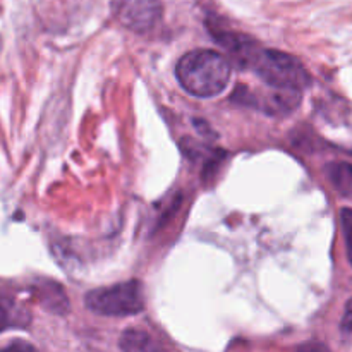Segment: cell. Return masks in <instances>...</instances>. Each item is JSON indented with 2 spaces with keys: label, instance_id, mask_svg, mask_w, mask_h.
I'll use <instances>...</instances> for the list:
<instances>
[{
  "label": "cell",
  "instance_id": "obj_1",
  "mask_svg": "<svg viewBox=\"0 0 352 352\" xmlns=\"http://www.w3.org/2000/svg\"><path fill=\"white\" fill-rule=\"evenodd\" d=\"M232 65L215 50H192L182 55L175 67L177 81L196 98H213L227 89Z\"/></svg>",
  "mask_w": 352,
  "mask_h": 352
},
{
  "label": "cell",
  "instance_id": "obj_7",
  "mask_svg": "<svg viewBox=\"0 0 352 352\" xmlns=\"http://www.w3.org/2000/svg\"><path fill=\"white\" fill-rule=\"evenodd\" d=\"M340 222H342L344 237H346L347 258L352 265V208H342L340 212Z\"/></svg>",
  "mask_w": 352,
  "mask_h": 352
},
{
  "label": "cell",
  "instance_id": "obj_10",
  "mask_svg": "<svg viewBox=\"0 0 352 352\" xmlns=\"http://www.w3.org/2000/svg\"><path fill=\"white\" fill-rule=\"evenodd\" d=\"M9 351L12 349H23V351H33L34 347L30 346V344H24V342H16V344H10L9 347H7Z\"/></svg>",
  "mask_w": 352,
  "mask_h": 352
},
{
  "label": "cell",
  "instance_id": "obj_5",
  "mask_svg": "<svg viewBox=\"0 0 352 352\" xmlns=\"http://www.w3.org/2000/svg\"><path fill=\"white\" fill-rule=\"evenodd\" d=\"M327 177L339 195L352 196V165L347 162H332L325 168Z\"/></svg>",
  "mask_w": 352,
  "mask_h": 352
},
{
  "label": "cell",
  "instance_id": "obj_4",
  "mask_svg": "<svg viewBox=\"0 0 352 352\" xmlns=\"http://www.w3.org/2000/svg\"><path fill=\"white\" fill-rule=\"evenodd\" d=\"M113 14L127 30L146 33L160 23L164 7L160 0H116Z\"/></svg>",
  "mask_w": 352,
  "mask_h": 352
},
{
  "label": "cell",
  "instance_id": "obj_9",
  "mask_svg": "<svg viewBox=\"0 0 352 352\" xmlns=\"http://www.w3.org/2000/svg\"><path fill=\"white\" fill-rule=\"evenodd\" d=\"M9 325H10L9 311H7L6 306L0 305V332H3V330H6Z\"/></svg>",
  "mask_w": 352,
  "mask_h": 352
},
{
  "label": "cell",
  "instance_id": "obj_2",
  "mask_svg": "<svg viewBox=\"0 0 352 352\" xmlns=\"http://www.w3.org/2000/svg\"><path fill=\"white\" fill-rule=\"evenodd\" d=\"M241 65L250 67L274 89L302 93L311 82L305 65L298 58L284 52L258 48L256 45L248 52Z\"/></svg>",
  "mask_w": 352,
  "mask_h": 352
},
{
  "label": "cell",
  "instance_id": "obj_8",
  "mask_svg": "<svg viewBox=\"0 0 352 352\" xmlns=\"http://www.w3.org/2000/svg\"><path fill=\"white\" fill-rule=\"evenodd\" d=\"M340 330L347 336H352V298L347 301L346 309H344V316L340 320Z\"/></svg>",
  "mask_w": 352,
  "mask_h": 352
},
{
  "label": "cell",
  "instance_id": "obj_3",
  "mask_svg": "<svg viewBox=\"0 0 352 352\" xmlns=\"http://www.w3.org/2000/svg\"><path fill=\"white\" fill-rule=\"evenodd\" d=\"M86 308L102 316H131L144 308L143 287L138 280L102 287L86 294Z\"/></svg>",
  "mask_w": 352,
  "mask_h": 352
},
{
  "label": "cell",
  "instance_id": "obj_6",
  "mask_svg": "<svg viewBox=\"0 0 352 352\" xmlns=\"http://www.w3.org/2000/svg\"><path fill=\"white\" fill-rule=\"evenodd\" d=\"M119 346L120 349L127 352L157 349V346L153 344V339L148 333L140 332V330H127V332H124L119 340Z\"/></svg>",
  "mask_w": 352,
  "mask_h": 352
}]
</instances>
